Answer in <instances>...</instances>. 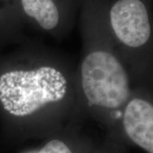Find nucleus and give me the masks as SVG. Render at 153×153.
<instances>
[{
  "mask_svg": "<svg viewBox=\"0 0 153 153\" xmlns=\"http://www.w3.org/2000/svg\"><path fill=\"white\" fill-rule=\"evenodd\" d=\"M109 22L115 37L130 49L144 47L152 29L146 6L141 0H117L111 7Z\"/></svg>",
  "mask_w": 153,
  "mask_h": 153,
  "instance_id": "obj_3",
  "label": "nucleus"
},
{
  "mask_svg": "<svg viewBox=\"0 0 153 153\" xmlns=\"http://www.w3.org/2000/svg\"><path fill=\"white\" fill-rule=\"evenodd\" d=\"M67 80L53 66L15 70L0 76V102L10 114L27 117L65 98Z\"/></svg>",
  "mask_w": 153,
  "mask_h": 153,
  "instance_id": "obj_1",
  "label": "nucleus"
},
{
  "mask_svg": "<svg viewBox=\"0 0 153 153\" xmlns=\"http://www.w3.org/2000/svg\"><path fill=\"white\" fill-rule=\"evenodd\" d=\"M38 153H72V152L63 141L53 140L47 143Z\"/></svg>",
  "mask_w": 153,
  "mask_h": 153,
  "instance_id": "obj_6",
  "label": "nucleus"
},
{
  "mask_svg": "<svg viewBox=\"0 0 153 153\" xmlns=\"http://www.w3.org/2000/svg\"><path fill=\"white\" fill-rule=\"evenodd\" d=\"M123 126L133 142L153 153V102L142 97H130L124 105Z\"/></svg>",
  "mask_w": 153,
  "mask_h": 153,
  "instance_id": "obj_4",
  "label": "nucleus"
},
{
  "mask_svg": "<svg viewBox=\"0 0 153 153\" xmlns=\"http://www.w3.org/2000/svg\"><path fill=\"white\" fill-rule=\"evenodd\" d=\"M20 5L25 16L45 31L60 25L61 11L57 0H20Z\"/></svg>",
  "mask_w": 153,
  "mask_h": 153,
  "instance_id": "obj_5",
  "label": "nucleus"
},
{
  "mask_svg": "<svg viewBox=\"0 0 153 153\" xmlns=\"http://www.w3.org/2000/svg\"><path fill=\"white\" fill-rule=\"evenodd\" d=\"M81 83L89 105L107 110L124 106L131 97L127 71L113 54L95 50L81 64Z\"/></svg>",
  "mask_w": 153,
  "mask_h": 153,
  "instance_id": "obj_2",
  "label": "nucleus"
}]
</instances>
